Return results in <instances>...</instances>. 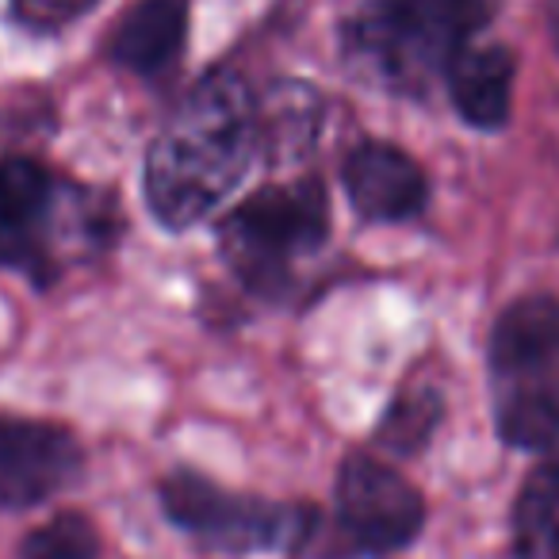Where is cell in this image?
Segmentation results:
<instances>
[{
  "label": "cell",
  "mask_w": 559,
  "mask_h": 559,
  "mask_svg": "<svg viewBox=\"0 0 559 559\" xmlns=\"http://www.w3.org/2000/svg\"><path fill=\"white\" fill-rule=\"evenodd\" d=\"M261 157V100L241 73L207 70L154 134L142 200L165 230L211 218Z\"/></svg>",
  "instance_id": "obj_1"
},
{
  "label": "cell",
  "mask_w": 559,
  "mask_h": 559,
  "mask_svg": "<svg viewBox=\"0 0 559 559\" xmlns=\"http://www.w3.org/2000/svg\"><path fill=\"white\" fill-rule=\"evenodd\" d=\"M123 230L111 192L66 177L35 150H0V272L50 292Z\"/></svg>",
  "instance_id": "obj_2"
},
{
  "label": "cell",
  "mask_w": 559,
  "mask_h": 559,
  "mask_svg": "<svg viewBox=\"0 0 559 559\" xmlns=\"http://www.w3.org/2000/svg\"><path fill=\"white\" fill-rule=\"evenodd\" d=\"M490 12V0H357L342 24L345 62L399 96H426Z\"/></svg>",
  "instance_id": "obj_3"
},
{
  "label": "cell",
  "mask_w": 559,
  "mask_h": 559,
  "mask_svg": "<svg viewBox=\"0 0 559 559\" xmlns=\"http://www.w3.org/2000/svg\"><path fill=\"white\" fill-rule=\"evenodd\" d=\"M490 406L506 444L544 452L559 444V299L544 292L513 299L487 342Z\"/></svg>",
  "instance_id": "obj_4"
},
{
  "label": "cell",
  "mask_w": 559,
  "mask_h": 559,
  "mask_svg": "<svg viewBox=\"0 0 559 559\" xmlns=\"http://www.w3.org/2000/svg\"><path fill=\"white\" fill-rule=\"evenodd\" d=\"M330 234V195L319 177H299L288 185H269L241 200L223 218V253L246 288L261 296H284L292 269L319 253Z\"/></svg>",
  "instance_id": "obj_5"
},
{
  "label": "cell",
  "mask_w": 559,
  "mask_h": 559,
  "mask_svg": "<svg viewBox=\"0 0 559 559\" xmlns=\"http://www.w3.org/2000/svg\"><path fill=\"white\" fill-rule=\"evenodd\" d=\"M162 513L200 540L203 548L257 556V551H299L319 513L311 506H280L257 495L218 487L203 472L173 467L157 483Z\"/></svg>",
  "instance_id": "obj_6"
},
{
  "label": "cell",
  "mask_w": 559,
  "mask_h": 559,
  "mask_svg": "<svg viewBox=\"0 0 559 559\" xmlns=\"http://www.w3.org/2000/svg\"><path fill=\"white\" fill-rule=\"evenodd\" d=\"M426 525V502L406 475H399L388 460L372 452L345 456L334 487V521L322 533V518H314L304 548L322 556H388L406 544Z\"/></svg>",
  "instance_id": "obj_7"
},
{
  "label": "cell",
  "mask_w": 559,
  "mask_h": 559,
  "mask_svg": "<svg viewBox=\"0 0 559 559\" xmlns=\"http://www.w3.org/2000/svg\"><path fill=\"white\" fill-rule=\"evenodd\" d=\"M78 429L39 414L0 411V510L27 513L70 495L85 479Z\"/></svg>",
  "instance_id": "obj_8"
},
{
  "label": "cell",
  "mask_w": 559,
  "mask_h": 559,
  "mask_svg": "<svg viewBox=\"0 0 559 559\" xmlns=\"http://www.w3.org/2000/svg\"><path fill=\"white\" fill-rule=\"evenodd\" d=\"M192 0H134L104 35V62L119 73L157 85L180 66L188 50Z\"/></svg>",
  "instance_id": "obj_9"
},
{
  "label": "cell",
  "mask_w": 559,
  "mask_h": 559,
  "mask_svg": "<svg viewBox=\"0 0 559 559\" xmlns=\"http://www.w3.org/2000/svg\"><path fill=\"white\" fill-rule=\"evenodd\" d=\"M349 203L368 223H403L429 203V177L395 142H360L342 165Z\"/></svg>",
  "instance_id": "obj_10"
},
{
  "label": "cell",
  "mask_w": 559,
  "mask_h": 559,
  "mask_svg": "<svg viewBox=\"0 0 559 559\" xmlns=\"http://www.w3.org/2000/svg\"><path fill=\"white\" fill-rule=\"evenodd\" d=\"M444 93L456 116L475 131H502L513 111L518 55L506 43L472 39L444 66Z\"/></svg>",
  "instance_id": "obj_11"
},
{
  "label": "cell",
  "mask_w": 559,
  "mask_h": 559,
  "mask_svg": "<svg viewBox=\"0 0 559 559\" xmlns=\"http://www.w3.org/2000/svg\"><path fill=\"white\" fill-rule=\"evenodd\" d=\"M513 559H559V452L533 467L513 502Z\"/></svg>",
  "instance_id": "obj_12"
},
{
  "label": "cell",
  "mask_w": 559,
  "mask_h": 559,
  "mask_svg": "<svg viewBox=\"0 0 559 559\" xmlns=\"http://www.w3.org/2000/svg\"><path fill=\"white\" fill-rule=\"evenodd\" d=\"M261 100V96H257ZM322 127V100L307 85H276L269 100H261V157L284 162L314 146Z\"/></svg>",
  "instance_id": "obj_13"
},
{
  "label": "cell",
  "mask_w": 559,
  "mask_h": 559,
  "mask_svg": "<svg viewBox=\"0 0 559 559\" xmlns=\"http://www.w3.org/2000/svg\"><path fill=\"white\" fill-rule=\"evenodd\" d=\"M444 418V399L437 388H403L391 399L388 414L376 426V444L383 452H395V456H414L429 444V437L437 433Z\"/></svg>",
  "instance_id": "obj_14"
},
{
  "label": "cell",
  "mask_w": 559,
  "mask_h": 559,
  "mask_svg": "<svg viewBox=\"0 0 559 559\" xmlns=\"http://www.w3.org/2000/svg\"><path fill=\"white\" fill-rule=\"evenodd\" d=\"M16 559H104V536L81 510H55L24 533Z\"/></svg>",
  "instance_id": "obj_15"
},
{
  "label": "cell",
  "mask_w": 559,
  "mask_h": 559,
  "mask_svg": "<svg viewBox=\"0 0 559 559\" xmlns=\"http://www.w3.org/2000/svg\"><path fill=\"white\" fill-rule=\"evenodd\" d=\"M100 9V0H4V16L32 39H58Z\"/></svg>",
  "instance_id": "obj_16"
},
{
  "label": "cell",
  "mask_w": 559,
  "mask_h": 559,
  "mask_svg": "<svg viewBox=\"0 0 559 559\" xmlns=\"http://www.w3.org/2000/svg\"><path fill=\"white\" fill-rule=\"evenodd\" d=\"M548 32H551L556 50H559V0H548Z\"/></svg>",
  "instance_id": "obj_17"
}]
</instances>
